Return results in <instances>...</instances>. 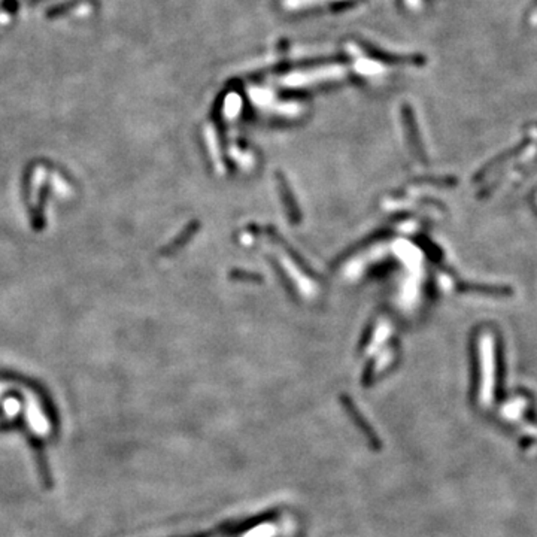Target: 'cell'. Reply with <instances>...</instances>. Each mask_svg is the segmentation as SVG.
Instances as JSON below:
<instances>
[]
</instances>
